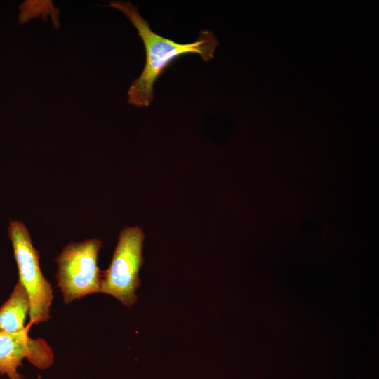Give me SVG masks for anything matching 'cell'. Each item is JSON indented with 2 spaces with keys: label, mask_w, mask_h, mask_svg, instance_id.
<instances>
[{
  "label": "cell",
  "mask_w": 379,
  "mask_h": 379,
  "mask_svg": "<svg viewBox=\"0 0 379 379\" xmlns=\"http://www.w3.org/2000/svg\"><path fill=\"white\" fill-rule=\"evenodd\" d=\"M8 232L18 268V281L27 291L30 301L29 323L46 321L50 318L53 294L51 283L41 271L39 253L22 222L11 221Z\"/></svg>",
  "instance_id": "obj_4"
},
{
  "label": "cell",
  "mask_w": 379,
  "mask_h": 379,
  "mask_svg": "<svg viewBox=\"0 0 379 379\" xmlns=\"http://www.w3.org/2000/svg\"><path fill=\"white\" fill-rule=\"evenodd\" d=\"M29 310L28 293L18 281L8 299L0 307V331L17 333L24 330Z\"/></svg>",
  "instance_id": "obj_6"
},
{
  "label": "cell",
  "mask_w": 379,
  "mask_h": 379,
  "mask_svg": "<svg viewBox=\"0 0 379 379\" xmlns=\"http://www.w3.org/2000/svg\"><path fill=\"white\" fill-rule=\"evenodd\" d=\"M102 241L90 239L66 245L57 256V286L65 304L100 293L102 273L98 266Z\"/></svg>",
  "instance_id": "obj_2"
},
{
  "label": "cell",
  "mask_w": 379,
  "mask_h": 379,
  "mask_svg": "<svg viewBox=\"0 0 379 379\" xmlns=\"http://www.w3.org/2000/svg\"><path fill=\"white\" fill-rule=\"evenodd\" d=\"M29 326L17 333L0 331V375L22 379L18 369L25 359L39 370H46L53 365L52 348L44 339L29 337Z\"/></svg>",
  "instance_id": "obj_5"
},
{
  "label": "cell",
  "mask_w": 379,
  "mask_h": 379,
  "mask_svg": "<svg viewBox=\"0 0 379 379\" xmlns=\"http://www.w3.org/2000/svg\"><path fill=\"white\" fill-rule=\"evenodd\" d=\"M109 6L121 11L137 29L142 39L146 60L140 76L134 80L128 92V102L138 107H148L154 99L153 85L162 72L181 55L195 53L205 62L213 58L218 44L209 30L200 32L198 39L188 44H179L152 31L136 6L128 1H113Z\"/></svg>",
  "instance_id": "obj_1"
},
{
  "label": "cell",
  "mask_w": 379,
  "mask_h": 379,
  "mask_svg": "<svg viewBox=\"0 0 379 379\" xmlns=\"http://www.w3.org/2000/svg\"><path fill=\"white\" fill-rule=\"evenodd\" d=\"M145 234L138 226L123 229L108 268L102 273L100 293L131 307L137 301L139 272L142 265Z\"/></svg>",
  "instance_id": "obj_3"
}]
</instances>
